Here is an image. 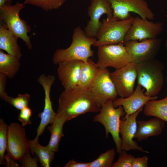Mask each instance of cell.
I'll return each instance as SVG.
<instances>
[{
  "label": "cell",
  "mask_w": 167,
  "mask_h": 167,
  "mask_svg": "<svg viewBox=\"0 0 167 167\" xmlns=\"http://www.w3.org/2000/svg\"><path fill=\"white\" fill-rule=\"evenodd\" d=\"M1 99L9 103L18 110H21L25 107L28 106L30 95L28 93L19 94L16 97L9 96L6 91L0 92Z\"/></svg>",
  "instance_id": "cell-26"
},
{
  "label": "cell",
  "mask_w": 167,
  "mask_h": 167,
  "mask_svg": "<svg viewBox=\"0 0 167 167\" xmlns=\"http://www.w3.org/2000/svg\"><path fill=\"white\" fill-rule=\"evenodd\" d=\"M18 116V120L21 122L23 126L32 124L30 118L32 115V111L29 106L25 107L20 110Z\"/></svg>",
  "instance_id": "cell-31"
},
{
  "label": "cell",
  "mask_w": 167,
  "mask_h": 167,
  "mask_svg": "<svg viewBox=\"0 0 167 167\" xmlns=\"http://www.w3.org/2000/svg\"><path fill=\"white\" fill-rule=\"evenodd\" d=\"M90 162H78L72 159L69 161L64 167H89Z\"/></svg>",
  "instance_id": "cell-34"
},
{
  "label": "cell",
  "mask_w": 167,
  "mask_h": 167,
  "mask_svg": "<svg viewBox=\"0 0 167 167\" xmlns=\"http://www.w3.org/2000/svg\"><path fill=\"white\" fill-rule=\"evenodd\" d=\"M165 46H166V49H167V40H166V43H165Z\"/></svg>",
  "instance_id": "cell-36"
},
{
  "label": "cell",
  "mask_w": 167,
  "mask_h": 167,
  "mask_svg": "<svg viewBox=\"0 0 167 167\" xmlns=\"http://www.w3.org/2000/svg\"><path fill=\"white\" fill-rule=\"evenodd\" d=\"M99 69L97 63L90 58L86 62H84L79 86L85 90L88 88L97 75Z\"/></svg>",
  "instance_id": "cell-23"
},
{
  "label": "cell",
  "mask_w": 167,
  "mask_h": 167,
  "mask_svg": "<svg viewBox=\"0 0 167 167\" xmlns=\"http://www.w3.org/2000/svg\"><path fill=\"white\" fill-rule=\"evenodd\" d=\"M98 47L96 63L100 69L112 67L116 69L132 62L123 43L102 45Z\"/></svg>",
  "instance_id": "cell-8"
},
{
  "label": "cell",
  "mask_w": 167,
  "mask_h": 167,
  "mask_svg": "<svg viewBox=\"0 0 167 167\" xmlns=\"http://www.w3.org/2000/svg\"><path fill=\"white\" fill-rule=\"evenodd\" d=\"M20 59L0 50V74L9 79L14 78L21 66Z\"/></svg>",
  "instance_id": "cell-21"
},
{
  "label": "cell",
  "mask_w": 167,
  "mask_h": 167,
  "mask_svg": "<svg viewBox=\"0 0 167 167\" xmlns=\"http://www.w3.org/2000/svg\"><path fill=\"white\" fill-rule=\"evenodd\" d=\"M28 141L31 154H35L37 156L41 166L49 167L54 160L55 152L51 150L47 146L41 145L38 140L34 139Z\"/></svg>",
  "instance_id": "cell-24"
},
{
  "label": "cell",
  "mask_w": 167,
  "mask_h": 167,
  "mask_svg": "<svg viewBox=\"0 0 167 167\" xmlns=\"http://www.w3.org/2000/svg\"><path fill=\"white\" fill-rule=\"evenodd\" d=\"M134 17L124 20H118L113 16L110 19H104L101 24L96 36V41L94 46L124 43V38L131 26Z\"/></svg>",
  "instance_id": "cell-5"
},
{
  "label": "cell",
  "mask_w": 167,
  "mask_h": 167,
  "mask_svg": "<svg viewBox=\"0 0 167 167\" xmlns=\"http://www.w3.org/2000/svg\"><path fill=\"white\" fill-rule=\"evenodd\" d=\"M96 39L90 38L85 35L80 26L74 30L72 42L68 48L58 49L54 53L52 61L54 64L58 65L68 61L78 60L86 62L94 56L91 47L94 45Z\"/></svg>",
  "instance_id": "cell-2"
},
{
  "label": "cell",
  "mask_w": 167,
  "mask_h": 167,
  "mask_svg": "<svg viewBox=\"0 0 167 167\" xmlns=\"http://www.w3.org/2000/svg\"><path fill=\"white\" fill-rule=\"evenodd\" d=\"M148 157L144 155L140 157L135 158L134 159L132 167H148Z\"/></svg>",
  "instance_id": "cell-33"
},
{
  "label": "cell",
  "mask_w": 167,
  "mask_h": 167,
  "mask_svg": "<svg viewBox=\"0 0 167 167\" xmlns=\"http://www.w3.org/2000/svg\"><path fill=\"white\" fill-rule=\"evenodd\" d=\"M101 109L85 90L77 86L64 89L58 100L57 116L67 121L88 112L97 113Z\"/></svg>",
  "instance_id": "cell-1"
},
{
  "label": "cell",
  "mask_w": 167,
  "mask_h": 167,
  "mask_svg": "<svg viewBox=\"0 0 167 167\" xmlns=\"http://www.w3.org/2000/svg\"><path fill=\"white\" fill-rule=\"evenodd\" d=\"M143 107L120 120L119 134L121 137L122 150L128 151L131 150H136L142 152L149 153L148 151L144 150L136 141L133 140L137 128L136 118L143 110Z\"/></svg>",
  "instance_id": "cell-16"
},
{
  "label": "cell",
  "mask_w": 167,
  "mask_h": 167,
  "mask_svg": "<svg viewBox=\"0 0 167 167\" xmlns=\"http://www.w3.org/2000/svg\"><path fill=\"white\" fill-rule=\"evenodd\" d=\"M119 154L118 160L113 162L112 167H132L135 156L125 150H122Z\"/></svg>",
  "instance_id": "cell-30"
},
{
  "label": "cell",
  "mask_w": 167,
  "mask_h": 167,
  "mask_svg": "<svg viewBox=\"0 0 167 167\" xmlns=\"http://www.w3.org/2000/svg\"><path fill=\"white\" fill-rule=\"evenodd\" d=\"M18 38L0 20V49L20 59L22 54L17 43Z\"/></svg>",
  "instance_id": "cell-20"
},
{
  "label": "cell",
  "mask_w": 167,
  "mask_h": 167,
  "mask_svg": "<svg viewBox=\"0 0 167 167\" xmlns=\"http://www.w3.org/2000/svg\"><path fill=\"white\" fill-rule=\"evenodd\" d=\"M25 7L24 4L17 2L0 7V20L4 22L8 29L18 38L24 41L28 48H32L30 36L28 35L31 30V27L26 21L20 17V11Z\"/></svg>",
  "instance_id": "cell-6"
},
{
  "label": "cell",
  "mask_w": 167,
  "mask_h": 167,
  "mask_svg": "<svg viewBox=\"0 0 167 167\" xmlns=\"http://www.w3.org/2000/svg\"><path fill=\"white\" fill-rule=\"evenodd\" d=\"M8 126L4 120L0 119V164H6L5 162V152L7 145V130Z\"/></svg>",
  "instance_id": "cell-29"
},
{
  "label": "cell",
  "mask_w": 167,
  "mask_h": 167,
  "mask_svg": "<svg viewBox=\"0 0 167 167\" xmlns=\"http://www.w3.org/2000/svg\"><path fill=\"white\" fill-rule=\"evenodd\" d=\"M113 101L109 100L105 103L101 107L99 113L94 116L93 120L104 126L106 138L108 137L109 133L111 135L116 145V151L119 154L122 151L121 139L119 135L120 118L125 113L122 106L115 108Z\"/></svg>",
  "instance_id": "cell-4"
},
{
  "label": "cell",
  "mask_w": 167,
  "mask_h": 167,
  "mask_svg": "<svg viewBox=\"0 0 167 167\" xmlns=\"http://www.w3.org/2000/svg\"><path fill=\"white\" fill-rule=\"evenodd\" d=\"M116 155L114 148L101 154L95 160L90 162L89 167H112Z\"/></svg>",
  "instance_id": "cell-27"
},
{
  "label": "cell",
  "mask_w": 167,
  "mask_h": 167,
  "mask_svg": "<svg viewBox=\"0 0 167 167\" xmlns=\"http://www.w3.org/2000/svg\"><path fill=\"white\" fill-rule=\"evenodd\" d=\"M11 0H0V7L11 5Z\"/></svg>",
  "instance_id": "cell-35"
},
{
  "label": "cell",
  "mask_w": 167,
  "mask_h": 167,
  "mask_svg": "<svg viewBox=\"0 0 167 167\" xmlns=\"http://www.w3.org/2000/svg\"><path fill=\"white\" fill-rule=\"evenodd\" d=\"M150 100L144 105V114L147 116H153L167 122V95L160 100Z\"/></svg>",
  "instance_id": "cell-22"
},
{
  "label": "cell",
  "mask_w": 167,
  "mask_h": 167,
  "mask_svg": "<svg viewBox=\"0 0 167 167\" xmlns=\"http://www.w3.org/2000/svg\"><path fill=\"white\" fill-rule=\"evenodd\" d=\"M85 90L101 107L108 101H114L118 96L107 68H100L92 84Z\"/></svg>",
  "instance_id": "cell-7"
},
{
  "label": "cell",
  "mask_w": 167,
  "mask_h": 167,
  "mask_svg": "<svg viewBox=\"0 0 167 167\" xmlns=\"http://www.w3.org/2000/svg\"><path fill=\"white\" fill-rule=\"evenodd\" d=\"M67 0H25L24 3L35 6L48 11L58 9Z\"/></svg>",
  "instance_id": "cell-28"
},
{
  "label": "cell",
  "mask_w": 167,
  "mask_h": 167,
  "mask_svg": "<svg viewBox=\"0 0 167 167\" xmlns=\"http://www.w3.org/2000/svg\"><path fill=\"white\" fill-rule=\"evenodd\" d=\"M28 140L23 126L17 123H11L8 127L7 155L14 160L19 161L30 151Z\"/></svg>",
  "instance_id": "cell-12"
},
{
  "label": "cell",
  "mask_w": 167,
  "mask_h": 167,
  "mask_svg": "<svg viewBox=\"0 0 167 167\" xmlns=\"http://www.w3.org/2000/svg\"><path fill=\"white\" fill-rule=\"evenodd\" d=\"M83 61L72 60L58 65L57 73L59 79L64 89L78 86Z\"/></svg>",
  "instance_id": "cell-18"
},
{
  "label": "cell",
  "mask_w": 167,
  "mask_h": 167,
  "mask_svg": "<svg viewBox=\"0 0 167 167\" xmlns=\"http://www.w3.org/2000/svg\"><path fill=\"white\" fill-rule=\"evenodd\" d=\"M90 20L84 28L86 35L90 38H96L101 22L100 19L104 14L107 19L113 16V10L108 0H90L87 10Z\"/></svg>",
  "instance_id": "cell-15"
},
{
  "label": "cell",
  "mask_w": 167,
  "mask_h": 167,
  "mask_svg": "<svg viewBox=\"0 0 167 167\" xmlns=\"http://www.w3.org/2000/svg\"><path fill=\"white\" fill-rule=\"evenodd\" d=\"M139 84L137 85L134 92L129 96L125 97L117 98L113 101L114 107L117 108L120 106L123 107L126 118L135 113L140 109L144 107L145 104L150 100H155L157 96H150L144 94V88Z\"/></svg>",
  "instance_id": "cell-17"
},
{
  "label": "cell",
  "mask_w": 167,
  "mask_h": 167,
  "mask_svg": "<svg viewBox=\"0 0 167 167\" xmlns=\"http://www.w3.org/2000/svg\"><path fill=\"white\" fill-rule=\"evenodd\" d=\"M111 78L116 87L118 96L125 98L130 96L134 91L137 79L135 64L131 62L110 72Z\"/></svg>",
  "instance_id": "cell-13"
},
{
  "label": "cell",
  "mask_w": 167,
  "mask_h": 167,
  "mask_svg": "<svg viewBox=\"0 0 167 167\" xmlns=\"http://www.w3.org/2000/svg\"><path fill=\"white\" fill-rule=\"evenodd\" d=\"M161 43V39L157 38L141 41H130L124 43L132 62L135 64L155 59Z\"/></svg>",
  "instance_id": "cell-10"
},
{
  "label": "cell",
  "mask_w": 167,
  "mask_h": 167,
  "mask_svg": "<svg viewBox=\"0 0 167 167\" xmlns=\"http://www.w3.org/2000/svg\"><path fill=\"white\" fill-rule=\"evenodd\" d=\"M135 66L138 84L145 89V94L152 97L157 96L164 81L163 64L155 58L135 64Z\"/></svg>",
  "instance_id": "cell-3"
},
{
  "label": "cell",
  "mask_w": 167,
  "mask_h": 167,
  "mask_svg": "<svg viewBox=\"0 0 167 167\" xmlns=\"http://www.w3.org/2000/svg\"><path fill=\"white\" fill-rule=\"evenodd\" d=\"M166 83L167 84V76L166 77Z\"/></svg>",
  "instance_id": "cell-37"
},
{
  "label": "cell",
  "mask_w": 167,
  "mask_h": 167,
  "mask_svg": "<svg viewBox=\"0 0 167 167\" xmlns=\"http://www.w3.org/2000/svg\"><path fill=\"white\" fill-rule=\"evenodd\" d=\"M39 159L36 155L33 158L31 156L30 152L25 154L19 161L21 163V167H37V162Z\"/></svg>",
  "instance_id": "cell-32"
},
{
  "label": "cell",
  "mask_w": 167,
  "mask_h": 167,
  "mask_svg": "<svg viewBox=\"0 0 167 167\" xmlns=\"http://www.w3.org/2000/svg\"><path fill=\"white\" fill-rule=\"evenodd\" d=\"M163 30V24L160 22H151L140 17H134L132 24L125 36L124 42L156 38Z\"/></svg>",
  "instance_id": "cell-14"
},
{
  "label": "cell",
  "mask_w": 167,
  "mask_h": 167,
  "mask_svg": "<svg viewBox=\"0 0 167 167\" xmlns=\"http://www.w3.org/2000/svg\"><path fill=\"white\" fill-rule=\"evenodd\" d=\"M55 80L54 75H46L44 73L41 75L37 79V82L43 88L45 97L43 110L38 114L41 121L37 129V135L34 139L36 140H38L39 136L42 134L46 127L49 124H52L57 118V114L53 110L50 97L51 88Z\"/></svg>",
  "instance_id": "cell-11"
},
{
  "label": "cell",
  "mask_w": 167,
  "mask_h": 167,
  "mask_svg": "<svg viewBox=\"0 0 167 167\" xmlns=\"http://www.w3.org/2000/svg\"><path fill=\"white\" fill-rule=\"evenodd\" d=\"M165 123L164 121L156 117L147 121H137L138 127L134 138L141 141L150 137L158 136L162 133Z\"/></svg>",
  "instance_id": "cell-19"
},
{
  "label": "cell",
  "mask_w": 167,
  "mask_h": 167,
  "mask_svg": "<svg viewBox=\"0 0 167 167\" xmlns=\"http://www.w3.org/2000/svg\"><path fill=\"white\" fill-rule=\"evenodd\" d=\"M113 10V16L118 20H124L131 17L134 12L144 19L152 20L155 15L145 0H108Z\"/></svg>",
  "instance_id": "cell-9"
},
{
  "label": "cell",
  "mask_w": 167,
  "mask_h": 167,
  "mask_svg": "<svg viewBox=\"0 0 167 167\" xmlns=\"http://www.w3.org/2000/svg\"><path fill=\"white\" fill-rule=\"evenodd\" d=\"M67 121L62 116H57L54 122L47 128L50 133L49 141L47 145L52 151L56 152L58 151L59 142L62 137L64 136L63 133V126Z\"/></svg>",
  "instance_id": "cell-25"
}]
</instances>
